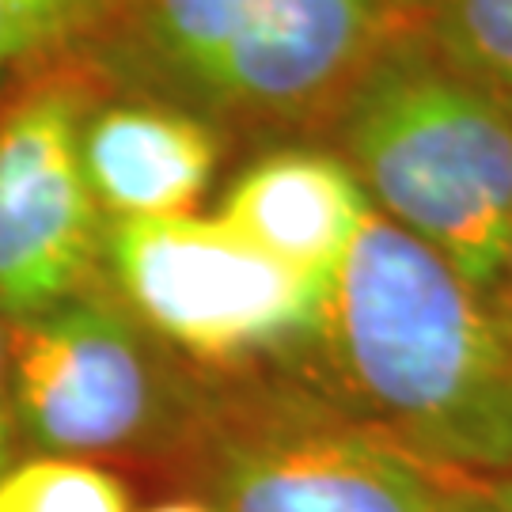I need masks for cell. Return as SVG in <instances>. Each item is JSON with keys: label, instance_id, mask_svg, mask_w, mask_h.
Listing matches in <instances>:
<instances>
[{"label": "cell", "instance_id": "obj_4", "mask_svg": "<svg viewBox=\"0 0 512 512\" xmlns=\"http://www.w3.org/2000/svg\"><path fill=\"white\" fill-rule=\"evenodd\" d=\"M164 482L213 512H452L459 490L300 368L205 376Z\"/></svg>", "mask_w": 512, "mask_h": 512}, {"label": "cell", "instance_id": "obj_1", "mask_svg": "<svg viewBox=\"0 0 512 512\" xmlns=\"http://www.w3.org/2000/svg\"><path fill=\"white\" fill-rule=\"evenodd\" d=\"M300 372L437 475H512L509 330L433 247L376 209L330 277Z\"/></svg>", "mask_w": 512, "mask_h": 512}, {"label": "cell", "instance_id": "obj_8", "mask_svg": "<svg viewBox=\"0 0 512 512\" xmlns=\"http://www.w3.org/2000/svg\"><path fill=\"white\" fill-rule=\"evenodd\" d=\"M228 148L198 114L107 84L95 88L80 122V160L103 220L198 213Z\"/></svg>", "mask_w": 512, "mask_h": 512}, {"label": "cell", "instance_id": "obj_11", "mask_svg": "<svg viewBox=\"0 0 512 512\" xmlns=\"http://www.w3.org/2000/svg\"><path fill=\"white\" fill-rule=\"evenodd\" d=\"M395 8L459 73L494 92L512 88V0H395Z\"/></svg>", "mask_w": 512, "mask_h": 512}, {"label": "cell", "instance_id": "obj_12", "mask_svg": "<svg viewBox=\"0 0 512 512\" xmlns=\"http://www.w3.org/2000/svg\"><path fill=\"white\" fill-rule=\"evenodd\" d=\"M0 512H133V494L99 463L19 456L0 475Z\"/></svg>", "mask_w": 512, "mask_h": 512}, {"label": "cell", "instance_id": "obj_14", "mask_svg": "<svg viewBox=\"0 0 512 512\" xmlns=\"http://www.w3.org/2000/svg\"><path fill=\"white\" fill-rule=\"evenodd\" d=\"M494 311L501 319V327L509 330L512 338V239H509V255H505V266H501V281L494 289Z\"/></svg>", "mask_w": 512, "mask_h": 512}, {"label": "cell", "instance_id": "obj_18", "mask_svg": "<svg viewBox=\"0 0 512 512\" xmlns=\"http://www.w3.org/2000/svg\"><path fill=\"white\" fill-rule=\"evenodd\" d=\"M501 99H505V107L512 110V88H509V92H501Z\"/></svg>", "mask_w": 512, "mask_h": 512}, {"label": "cell", "instance_id": "obj_19", "mask_svg": "<svg viewBox=\"0 0 512 512\" xmlns=\"http://www.w3.org/2000/svg\"><path fill=\"white\" fill-rule=\"evenodd\" d=\"M0 95H4V92H0Z\"/></svg>", "mask_w": 512, "mask_h": 512}, {"label": "cell", "instance_id": "obj_6", "mask_svg": "<svg viewBox=\"0 0 512 512\" xmlns=\"http://www.w3.org/2000/svg\"><path fill=\"white\" fill-rule=\"evenodd\" d=\"M103 281L160 346L205 376L304 368L330 289L255 251L213 213L107 220Z\"/></svg>", "mask_w": 512, "mask_h": 512}, {"label": "cell", "instance_id": "obj_15", "mask_svg": "<svg viewBox=\"0 0 512 512\" xmlns=\"http://www.w3.org/2000/svg\"><path fill=\"white\" fill-rule=\"evenodd\" d=\"M478 486V494L486 497L490 512H512V475L490 478V482H471Z\"/></svg>", "mask_w": 512, "mask_h": 512}, {"label": "cell", "instance_id": "obj_5", "mask_svg": "<svg viewBox=\"0 0 512 512\" xmlns=\"http://www.w3.org/2000/svg\"><path fill=\"white\" fill-rule=\"evenodd\" d=\"M205 372L179 361L107 281L8 323V414L19 456L167 478L198 425Z\"/></svg>", "mask_w": 512, "mask_h": 512}, {"label": "cell", "instance_id": "obj_2", "mask_svg": "<svg viewBox=\"0 0 512 512\" xmlns=\"http://www.w3.org/2000/svg\"><path fill=\"white\" fill-rule=\"evenodd\" d=\"M395 23V0H114L84 65L258 152L319 141Z\"/></svg>", "mask_w": 512, "mask_h": 512}, {"label": "cell", "instance_id": "obj_9", "mask_svg": "<svg viewBox=\"0 0 512 512\" xmlns=\"http://www.w3.org/2000/svg\"><path fill=\"white\" fill-rule=\"evenodd\" d=\"M368 213L365 186L319 141L258 148L213 209L243 243L315 281L334 277Z\"/></svg>", "mask_w": 512, "mask_h": 512}, {"label": "cell", "instance_id": "obj_16", "mask_svg": "<svg viewBox=\"0 0 512 512\" xmlns=\"http://www.w3.org/2000/svg\"><path fill=\"white\" fill-rule=\"evenodd\" d=\"M452 512H490V505H486V497L478 494V486H471V482H459L456 501H452Z\"/></svg>", "mask_w": 512, "mask_h": 512}, {"label": "cell", "instance_id": "obj_7", "mask_svg": "<svg viewBox=\"0 0 512 512\" xmlns=\"http://www.w3.org/2000/svg\"><path fill=\"white\" fill-rule=\"evenodd\" d=\"M95 88L88 65H65L0 95V323L103 285L107 220L80 160Z\"/></svg>", "mask_w": 512, "mask_h": 512}, {"label": "cell", "instance_id": "obj_17", "mask_svg": "<svg viewBox=\"0 0 512 512\" xmlns=\"http://www.w3.org/2000/svg\"><path fill=\"white\" fill-rule=\"evenodd\" d=\"M145 512H213L209 505H202V501H194V497H164V501H156V505H148Z\"/></svg>", "mask_w": 512, "mask_h": 512}, {"label": "cell", "instance_id": "obj_10", "mask_svg": "<svg viewBox=\"0 0 512 512\" xmlns=\"http://www.w3.org/2000/svg\"><path fill=\"white\" fill-rule=\"evenodd\" d=\"M114 0H0V92L84 65Z\"/></svg>", "mask_w": 512, "mask_h": 512}, {"label": "cell", "instance_id": "obj_3", "mask_svg": "<svg viewBox=\"0 0 512 512\" xmlns=\"http://www.w3.org/2000/svg\"><path fill=\"white\" fill-rule=\"evenodd\" d=\"M372 209L494 304L512 239V110L395 23L319 133Z\"/></svg>", "mask_w": 512, "mask_h": 512}, {"label": "cell", "instance_id": "obj_13", "mask_svg": "<svg viewBox=\"0 0 512 512\" xmlns=\"http://www.w3.org/2000/svg\"><path fill=\"white\" fill-rule=\"evenodd\" d=\"M16 459L12 444V414H8V323H0V475Z\"/></svg>", "mask_w": 512, "mask_h": 512}]
</instances>
